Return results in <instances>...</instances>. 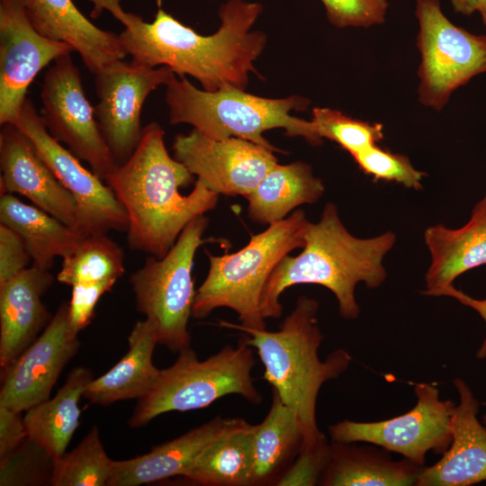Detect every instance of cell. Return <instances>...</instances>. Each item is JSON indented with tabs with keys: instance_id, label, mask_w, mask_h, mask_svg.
Instances as JSON below:
<instances>
[{
	"instance_id": "obj_1",
	"label": "cell",
	"mask_w": 486,
	"mask_h": 486,
	"mask_svg": "<svg viewBox=\"0 0 486 486\" xmlns=\"http://www.w3.org/2000/svg\"><path fill=\"white\" fill-rule=\"evenodd\" d=\"M91 14L103 10L122 23L119 34L122 48L131 59L147 67L166 66L179 76H191L209 92L226 87L245 90L254 61L264 50L266 35L251 31L263 5L247 0H229L219 10L220 25L204 36L184 25L159 7L153 22L124 11L121 0H87Z\"/></svg>"
},
{
	"instance_id": "obj_26",
	"label": "cell",
	"mask_w": 486,
	"mask_h": 486,
	"mask_svg": "<svg viewBox=\"0 0 486 486\" xmlns=\"http://www.w3.org/2000/svg\"><path fill=\"white\" fill-rule=\"evenodd\" d=\"M272 403L263 421L253 427L251 485H275L299 454L304 433L295 412L272 390Z\"/></svg>"
},
{
	"instance_id": "obj_2",
	"label": "cell",
	"mask_w": 486,
	"mask_h": 486,
	"mask_svg": "<svg viewBox=\"0 0 486 486\" xmlns=\"http://www.w3.org/2000/svg\"><path fill=\"white\" fill-rule=\"evenodd\" d=\"M165 131L156 122L143 127L135 150L106 176L104 182L128 217L127 242L131 250L163 257L186 225L213 210L219 194L196 179L165 144Z\"/></svg>"
},
{
	"instance_id": "obj_40",
	"label": "cell",
	"mask_w": 486,
	"mask_h": 486,
	"mask_svg": "<svg viewBox=\"0 0 486 486\" xmlns=\"http://www.w3.org/2000/svg\"><path fill=\"white\" fill-rule=\"evenodd\" d=\"M440 296H448L454 298L463 305L472 308L479 313V315L482 317V319L486 324V299H474L464 293L463 291L455 288L454 285H452L444 290L440 293ZM476 357L478 359L486 358V337L476 352Z\"/></svg>"
},
{
	"instance_id": "obj_13",
	"label": "cell",
	"mask_w": 486,
	"mask_h": 486,
	"mask_svg": "<svg viewBox=\"0 0 486 486\" xmlns=\"http://www.w3.org/2000/svg\"><path fill=\"white\" fill-rule=\"evenodd\" d=\"M175 76L166 66L151 68L132 59L116 60L94 74L95 118L119 165L130 157L140 142L146 99Z\"/></svg>"
},
{
	"instance_id": "obj_43",
	"label": "cell",
	"mask_w": 486,
	"mask_h": 486,
	"mask_svg": "<svg viewBox=\"0 0 486 486\" xmlns=\"http://www.w3.org/2000/svg\"><path fill=\"white\" fill-rule=\"evenodd\" d=\"M482 422L483 425L486 427V414L483 416Z\"/></svg>"
},
{
	"instance_id": "obj_33",
	"label": "cell",
	"mask_w": 486,
	"mask_h": 486,
	"mask_svg": "<svg viewBox=\"0 0 486 486\" xmlns=\"http://www.w3.org/2000/svg\"><path fill=\"white\" fill-rule=\"evenodd\" d=\"M359 169L374 181L399 184L405 188L420 190L426 174L416 169L410 158L373 145L352 156Z\"/></svg>"
},
{
	"instance_id": "obj_16",
	"label": "cell",
	"mask_w": 486,
	"mask_h": 486,
	"mask_svg": "<svg viewBox=\"0 0 486 486\" xmlns=\"http://www.w3.org/2000/svg\"><path fill=\"white\" fill-rule=\"evenodd\" d=\"M79 346L69 326L68 302H62L40 336L2 368L0 406L22 412L48 400Z\"/></svg>"
},
{
	"instance_id": "obj_34",
	"label": "cell",
	"mask_w": 486,
	"mask_h": 486,
	"mask_svg": "<svg viewBox=\"0 0 486 486\" xmlns=\"http://www.w3.org/2000/svg\"><path fill=\"white\" fill-rule=\"evenodd\" d=\"M54 458L29 437L0 462V485L40 484L52 474Z\"/></svg>"
},
{
	"instance_id": "obj_39",
	"label": "cell",
	"mask_w": 486,
	"mask_h": 486,
	"mask_svg": "<svg viewBox=\"0 0 486 486\" xmlns=\"http://www.w3.org/2000/svg\"><path fill=\"white\" fill-rule=\"evenodd\" d=\"M27 438L28 432L21 412L0 406V462L12 454Z\"/></svg>"
},
{
	"instance_id": "obj_28",
	"label": "cell",
	"mask_w": 486,
	"mask_h": 486,
	"mask_svg": "<svg viewBox=\"0 0 486 486\" xmlns=\"http://www.w3.org/2000/svg\"><path fill=\"white\" fill-rule=\"evenodd\" d=\"M92 372L76 367L57 394L26 410L23 418L28 437L43 447L54 459L65 454L78 427L80 398L93 380Z\"/></svg>"
},
{
	"instance_id": "obj_12",
	"label": "cell",
	"mask_w": 486,
	"mask_h": 486,
	"mask_svg": "<svg viewBox=\"0 0 486 486\" xmlns=\"http://www.w3.org/2000/svg\"><path fill=\"white\" fill-rule=\"evenodd\" d=\"M12 124L31 139L40 156L74 197L78 230L86 236L108 234L111 230L127 231V214L111 188L50 134L29 98L25 99L18 119Z\"/></svg>"
},
{
	"instance_id": "obj_27",
	"label": "cell",
	"mask_w": 486,
	"mask_h": 486,
	"mask_svg": "<svg viewBox=\"0 0 486 486\" xmlns=\"http://www.w3.org/2000/svg\"><path fill=\"white\" fill-rule=\"evenodd\" d=\"M321 179L302 161L286 165L276 163L245 198L248 218L271 225L286 218L296 207L316 202L324 194Z\"/></svg>"
},
{
	"instance_id": "obj_9",
	"label": "cell",
	"mask_w": 486,
	"mask_h": 486,
	"mask_svg": "<svg viewBox=\"0 0 486 486\" xmlns=\"http://www.w3.org/2000/svg\"><path fill=\"white\" fill-rule=\"evenodd\" d=\"M415 15L420 53L418 101L440 111L457 88L486 74V35L454 24L444 14L440 0H416Z\"/></svg>"
},
{
	"instance_id": "obj_6",
	"label": "cell",
	"mask_w": 486,
	"mask_h": 486,
	"mask_svg": "<svg viewBox=\"0 0 486 486\" xmlns=\"http://www.w3.org/2000/svg\"><path fill=\"white\" fill-rule=\"evenodd\" d=\"M309 220L302 210L271 224L232 254L207 253L208 274L196 290L192 317L202 319L218 308L234 310L241 325L266 328L260 311L264 286L277 264L291 251L302 248Z\"/></svg>"
},
{
	"instance_id": "obj_5",
	"label": "cell",
	"mask_w": 486,
	"mask_h": 486,
	"mask_svg": "<svg viewBox=\"0 0 486 486\" xmlns=\"http://www.w3.org/2000/svg\"><path fill=\"white\" fill-rule=\"evenodd\" d=\"M166 103L171 124H190L212 140L236 137L282 153L263 136L265 131L282 128L287 136L302 137L313 146L323 140L311 120L290 114L308 108L310 100L303 96L271 99L232 86L209 92L195 87L185 76H175L166 85Z\"/></svg>"
},
{
	"instance_id": "obj_8",
	"label": "cell",
	"mask_w": 486,
	"mask_h": 486,
	"mask_svg": "<svg viewBox=\"0 0 486 486\" xmlns=\"http://www.w3.org/2000/svg\"><path fill=\"white\" fill-rule=\"evenodd\" d=\"M207 226L204 214L194 218L163 257L148 256L129 279L137 310L156 326L158 343L174 353L191 345L187 326L196 292L194 258L205 242L202 237Z\"/></svg>"
},
{
	"instance_id": "obj_31",
	"label": "cell",
	"mask_w": 486,
	"mask_h": 486,
	"mask_svg": "<svg viewBox=\"0 0 486 486\" xmlns=\"http://www.w3.org/2000/svg\"><path fill=\"white\" fill-rule=\"evenodd\" d=\"M112 464L94 426L76 447L54 459L50 485L107 486Z\"/></svg>"
},
{
	"instance_id": "obj_15",
	"label": "cell",
	"mask_w": 486,
	"mask_h": 486,
	"mask_svg": "<svg viewBox=\"0 0 486 486\" xmlns=\"http://www.w3.org/2000/svg\"><path fill=\"white\" fill-rule=\"evenodd\" d=\"M73 51L33 27L24 0H0V125L18 119L27 90L40 70Z\"/></svg>"
},
{
	"instance_id": "obj_41",
	"label": "cell",
	"mask_w": 486,
	"mask_h": 486,
	"mask_svg": "<svg viewBox=\"0 0 486 486\" xmlns=\"http://www.w3.org/2000/svg\"><path fill=\"white\" fill-rule=\"evenodd\" d=\"M455 13L470 16L477 12L476 0H450Z\"/></svg>"
},
{
	"instance_id": "obj_22",
	"label": "cell",
	"mask_w": 486,
	"mask_h": 486,
	"mask_svg": "<svg viewBox=\"0 0 486 486\" xmlns=\"http://www.w3.org/2000/svg\"><path fill=\"white\" fill-rule=\"evenodd\" d=\"M424 241L430 254L423 294L440 296L465 272L486 265V194L474 205L470 220L458 229L443 224L427 228Z\"/></svg>"
},
{
	"instance_id": "obj_37",
	"label": "cell",
	"mask_w": 486,
	"mask_h": 486,
	"mask_svg": "<svg viewBox=\"0 0 486 486\" xmlns=\"http://www.w3.org/2000/svg\"><path fill=\"white\" fill-rule=\"evenodd\" d=\"M114 282L77 284L72 286L68 302V321L76 334L90 324L95 306L103 294L110 292Z\"/></svg>"
},
{
	"instance_id": "obj_14",
	"label": "cell",
	"mask_w": 486,
	"mask_h": 486,
	"mask_svg": "<svg viewBox=\"0 0 486 486\" xmlns=\"http://www.w3.org/2000/svg\"><path fill=\"white\" fill-rule=\"evenodd\" d=\"M172 148L174 158L218 194L247 196L278 163L273 151L254 142L212 140L195 129L176 135Z\"/></svg>"
},
{
	"instance_id": "obj_19",
	"label": "cell",
	"mask_w": 486,
	"mask_h": 486,
	"mask_svg": "<svg viewBox=\"0 0 486 486\" xmlns=\"http://www.w3.org/2000/svg\"><path fill=\"white\" fill-rule=\"evenodd\" d=\"M246 423L240 418L216 417L145 454L113 461L107 486H138L183 476L212 442Z\"/></svg>"
},
{
	"instance_id": "obj_38",
	"label": "cell",
	"mask_w": 486,
	"mask_h": 486,
	"mask_svg": "<svg viewBox=\"0 0 486 486\" xmlns=\"http://www.w3.org/2000/svg\"><path fill=\"white\" fill-rule=\"evenodd\" d=\"M32 257L22 237L0 223V285L29 267Z\"/></svg>"
},
{
	"instance_id": "obj_7",
	"label": "cell",
	"mask_w": 486,
	"mask_h": 486,
	"mask_svg": "<svg viewBox=\"0 0 486 486\" xmlns=\"http://www.w3.org/2000/svg\"><path fill=\"white\" fill-rule=\"evenodd\" d=\"M178 354L171 366L161 370L153 389L138 400L130 427L140 428L170 411L200 410L230 394L252 404L262 401L251 374L256 364L253 349L242 338L236 346L226 345L204 360H199L191 346Z\"/></svg>"
},
{
	"instance_id": "obj_11",
	"label": "cell",
	"mask_w": 486,
	"mask_h": 486,
	"mask_svg": "<svg viewBox=\"0 0 486 486\" xmlns=\"http://www.w3.org/2000/svg\"><path fill=\"white\" fill-rule=\"evenodd\" d=\"M71 53L53 61L43 77L40 116L50 134L104 181L119 163L100 130Z\"/></svg>"
},
{
	"instance_id": "obj_32",
	"label": "cell",
	"mask_w": 486,
	"mask_h": 486,
	"mask_svg": "<svg viewBox=\"0 0 486 486\" xmlns=\"http://www.w3.org/2000/svg\"><path fill=\"white\" fill-rule=\"evenodd\" d=\"M312 122L319 136L338 143L351 157L383 139V126L353 119L338 110L315 107Z\"/></svg>"
},
{
	"instance_id": "obj_29",
	"label": "cell",
	"mask_w": 486,
	"mask_h": 486,
	"mask_svg": "<svg viewBox=\"0 0 486 486\" xmlns=\"http://www.w3.org/2000/svg\"><path fill=\"white\" fill-rule=\"evenodd\" d=\"M253 427L246 423L212 442L183 477L205 486H250Z\"/></svg>"
},
{
	"instance_id": "obj_42",
	"label": "cell",
	"mask_w": 486,
	"mask_h": 486,
	"mask_svg": "<svg viewBox=\"0 0 486 486\" xmlns=\"http://www.w3.org/2000/svg\"><path fill=\"white\" fill-rule=\"evenodd\" d=\"M477 1V12L480 14L482 22L486 25V0Z\"/></svg>"
},
{
	"instance_id": "obj_21",
	"label": "cell",
	"mask_w": 486,
	"mask_h": 486,
	"mask_svg": "<svg viewBox=\"0 0 486 486\" xmlns=\"http://www.w3.org/2000/svg\"><path fill=\"white\" fill-rule=\"evenodd\" d=\"M54 282L50 270L34 266L0 285V366L15 360L52 317L41 298Z\"/></svg>"
},
{
	"instance_id": "obj_36",
	"label": "cell",
	"mask_w": 486,
	"mask_h": 486,
	"mask_svg": "<svg viewBox=\"0 0 486 486\" xmlns=\"http://www.w3.org/2000/svg\"><path fill=\"white\" fill-rule=\"evenodd\" d=\"M330 456V444L327 438L310 447H302L289 468L275 485L312 486L319 484Z\"/></svg>"
},
{
	"instance_id": "obj_3",
	"label": "cell",
	"mask_w": 486,
	"mask_h": 486,
	"mask_svg": "<svg viewBox=\"0 0 486 486\" xmlns=\"http://www.w3.org/2000/svg\"><path fill=\"white\" fill-rule=\"evenodd\" d=\"M392 231L360 238L342 223L338 207L328 202L318 222H309L302 252L285 256L268 277L260 299L263 318L277 319L283 313L280 296L287 288L302 284L326 287L337 298L340 315L347 320L359 316L355 290L358 283L379 287L386 279L382 261L393 248Z\"/></svg>"
},
{
	"instance_id": "obj_10",
	"label": "cell",
	"mask_w": 486,
	"mask_h": 486,
	"mask_svg": "<svg viewBox=\"0 0 486 486\" xmlns=\"http://www.w3.org/2000/svg\"><path fill=\"white\" fill-rule=\"evenodd\" d=\"M416 405L408 412L375 422L345 419L328 427L333 442H364L424 466L428 452L443 454L452 441L451 421L455 403L443 400L433 384H414Z\"/></svg>"
},
{
	"instance_id": "obj_20",
	"label": "cell",
	"mask_w": 486,
	"mask_h": 486,
	"mask_svg": "<svg viewBox=\"0 0 486 486\" xmlns=\"http://www.w3.org/2000/svg\"><path fill=\"white\" fill-rule=\"evenodd\" d=\"M24 5L36 30L69 45L94 75L127 56L119 34L94 25L72 0H24Z\"/></svg>"
},
{
	"instance_id": "obj_4",
	"label": "cell",
	"mask_w": 486,
	"mask_h": 486,
	"mask_svg": "<svg viewBox=\"0 0 486 486\" xmlns=\"http://www.w3.org/2000/svg\"><path fill=\"white\" fill-rule=\"evenodd\" d=\"M318 310L319 302L302 295L274 331L220 321L221 327L246 333L242 338L256 350L264 365L263 378L295 412L302 426V448L326 439L316 418L319 392L326 382L343 374L352 361L343 348L320 359L318 350L323 336L318 324Z\"/></svg>"
},
{
	"instance_id": "obj_17",
	"label": "cell",
	"mask_w": 486,
	"mask_h": 486,
	"mask_svg": "<svg viewBox=\"0 0 486 486\" xmlns=\"http://www.w3.org/2000/svg\"><path fill=\"white\" fill-rule=\"evenodd\" d=\"M0 166L1 194H19L63 223L78 229L74 197L40 156L31 139L12 123L1 125Z\"/></svg>"
},
{
	"instance_id": "obj_35",
	"label": "cell",
	"mask_w": 486,
	"mask_h": 486,
	"mask_svg": "<svg viewBox=\"0 0 486 486\" xmlns=\"http://www.w3.org/2000/svg\"><path fill=\"white\" fill-rule=\"evenodd\" d=\"M328 21L338 28H368L385 22L387 0H320Z\"/></svg>"
},
{
	"instance_id": "obj_25",
	"label": "cell",
	"mask_w": 486,
	"mask_h": 486,
	"mask_svg": "<svg viewBox=\"0 0 486 486\" xmlns=\"http://www.w3.org/2000/svg\"><path fill=\"white\" fill-rule=\"evenodd\" d=\"M0 223L16 231L32 257V266L50 270L58 256L70 255L86 237L35 205L24 203L13 194L0 198Z\"/></svg>"
},
{
	"instance_id": "obj_18",
	"label": "cell",
	"mask_w": 486,
	"mask_h": 486,
	"mask_svg": "<svg viewBox=\"0 0 486 486\" xmlns=\"http://www.w3.org/2000/svg\"><path fill=\"white\" fill-rule=\"evenodd\" d=\"M452 421V441L435 464L425 467L416 486H469L486 481V427L478 419L479 402L461 378Z\"/></svg>"
},
{
	"instance_id": "obj_24",
	"label": "cell",
	"mask_w": 486,
	"mask_h": 486,
	"mask_svg": "<svg viewBox=\"0 0 486 486\" xmlns=\"http://www.w3.org/2000/svg\"><path fill=\"white\" fill-rule=\"evenodd\" d=\"M424 468L406 458L393 461L376 447L332 441L329 461L319 485L411 486Z\"/></svg>"
},
{
	"instance_id": "obj_23",
	"label": "cell",
	"mask_w": 486,
	"mask_h": 486,
	"mask_svg": "<svg viewBox=\"0 0 486 486\" xmlns=\"http://www.w3.org/2000/svg\"><path fill=\"white\" fill-rule=\"evenodd\" d=\"M158 343L157 328L149 319L139 320L129 337V350L108 372L93 379L83 397L92 403L108 405L118 400L141 399L160 376L152 356Z\"/></svg>"
},
{
	"instance_id": "obj_30",
	"label": "cell",
	"mask_w": 486,
	"mask_h": 486,
	"mask_svg": "<svg viewBox=\"0 0 486 486\" xmlns=\"http://www.w3.org/2000/svg\"><path fill=\"white\" fill-rule=\"evenodd\" d=\"M62 259L57 280L71 287L77 284L116 283L125 272L123 250L108 234L86 236Z\"/></svg>"
}]
</instances>
